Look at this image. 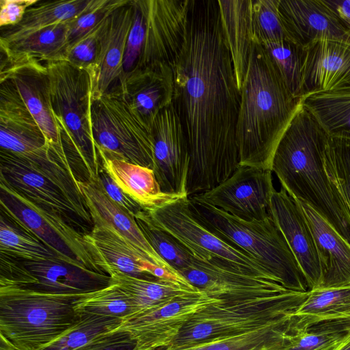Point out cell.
<instances>
[{"mask_svg":"<svg viewBox=\"0 0 350 350\" xmlns=\"http://www.w3.org/2000/svg\"><path fill=\"white\" fill-rule=\"evenodd\" d=\"M0 183L26 199L54 211L83 234L94 226L82 202L33 165L7 151H0Z\"/></svg>","mask_w":350,"mask_h":350,"instance_id":"cell-11","label":"cell"},{"mask_svg":"<svg viewBox=\"0 0 350 350\" xmlns=\"http://www.w3.org/2000/svg\"><path fill=\"white\" fill-rule=\"evenodd\" d=\"M1 150L28 161L48 154L52 147L14 84L0 80Z\"/></svg>","mask_w":350,"mask_h":350,"instance_id":"cell-18","label":"cell"},{"mask_svg":"<svg viewBox=\"0 0 350 350\" xmlns=\"http://www.w3.org/2000/svg\"><path fill=\"white\" fill-rule=\"evenodd\" d=\"M280 0H253L254 40L260 43L288 40L280 14Z\"/></svg>","mask_w":350,"mask_h":350,"instance_id":"cell-43","label":"cell"},{"mask_svg":"<svg viewBox=\"0 0 350 350\" xmlns=\"http://www.w3.org/2000/svg\"><path fill=\"white\" fill-rule=\"evenodd\" d=\"M179 273L209 297L224 303L250 301L291 291L220 259L203 262L193 258L192 265Z\"/></svg>","mask_w":350,"mask_h":350,"instance_id":"cell-12","label":"cell"},{"mask_svg":"<svg viewBox=\"0 0 350 350\" xmlns=\"http://www.w3.org/2000/svg\"><path fill=\"white\" fill-rule=\"evenodd\" d=\"M100 24L91 32L70 46L66 55V61L78 68L88 70L91 75L97 59V32Z\"/></svg>","mask_w":350,"mask_h":350,"instance_id":"cell-46","label":"cell"},{"mask_svg":"<svg viewBox=\"0 0 350 350\" xmlns=\"http://www.w3.org/2000/svg\"><path fill=\"white\" fill-rule=\"evenodd\" d=\"M127 1L109 0L106 4L68 21V48L95 29L110 11Z\"/></svg>","mask_w":350,"mask_h":350,"instance_id":"cell-45","label":"cell"},{"mask_svg":"<svg viewBox=\"0 0 350 350\" xmlns=\"http://www.w3.org/2000/svg\"><path fill=\"white\" fill-rule=\"evenodd\" d=\"M135 219L145 238L157 254L176 271L189 267L193 257L175 238L154 226L146 212L142 211Z\"/></svg>","mask_w":350,"mask_h":350,"instance_id":"cell-40","label":"cell"},{"mask_svg":"<svg viewBox=\"0 0 350 350\" xmlns=\"http://www.w3.org/2000/svg\"><path fill=\"white\" fill-rule=\"evenodd\" d=\"M307 295L308 291H289L250 301L211 304L191 318L170 346L243 334L278 323L293 314Z\"/></svg>","mask_w":350,"mask_h":350,"instance_id":"cell-7","label":"cell"},{"mask_svg":"<svg viewBox=\"0 0 350 350\" xmlns=\"http://www.w3.org/2000/svg\"><path fill=\"white\" fill-rule=\"evenodd\" d=\"M122 319L81 314L77 323L42 350H75L90 340L116 330Z\"/></svg>","mask_w":350,"mask_h":350,"instance_id":"cell-39","label":"cell"},{"mask_svg":"<svg viewBox=\"0 0 350 350\" xmlns=\"http://www.w3.org/2000/svg\"><path fill=\"white\" fill-rule=\"evenodd\" d=\"M91 122L98 154L153 170L151 130L133 111L119 83L92 98Z\"/></svg>","mask_w":350,"mask_h":350,"instance_id":"cell-8","label":"cell"},{"mask_svg":"<svg viewBox=\"0 0 350 350\" xmlns=\"http://www.w3.org/2000/svg\"><path fill=\"white\" fill-rule=\"evenodd\" d=\"M67 23L42 29L9 45H0L1 56L7 61L23 58L46 62L66 59L68 49Z\"/></svg>","mask_w":350,"mask_h":350,"instance_id":"cell-34","label":"cell"},{"mask_svg":"<svg viewBox=\"0 0 350 350\" xmlns=\"http://www.w3.org/2000/svg\"><path fill=\"white\" fill-rule=\"evenodd\" d=\"M4 79L14 84L50 146L64 148L61 128L52 108L45 64L31 58L16 61L1 59L0 80Z\"/></svg>","mask_w":350,"mask_h":350,"instance_id":"cell-17","label":"cell"},{"mask_svg":"<svg viewBox=\"0 0 350 350\" xmlns=\"http://www.w3.org/2000/svg\"><path fill=\"white\" fill-rule=\"evenodd\" d=\"M146 213L154 226L175 238L194 259L203 262L220 259L251 274L282 284L256 260L203 226L193 215L189 197L180 198Z\"/></svg>","mask_w":350,"mask_h":350,"instance_id":"cell-9","label":"cell"},{"mask_svg":"<svg viewBox=\"0 0 350 350\" xmlns=\"http://www.w3.org/2000/svg\"><path fill=\"white\" fill-rule=\"evenodd\" d=\"M292 94L301 98L302 48L288 40L260 43Z\"/></svg>","mask_w":350,"mask_h":350,"instance_id":"cell-42","label":"cell"},{"mask_svg":"<svg viewBox=\"0 0 350 350\" xmlns=\"http://www.w3.org/2000/svg\"><path fill=\"white\" fill-rule=\"evenodd\" d=\"M301 97L350 89V44L320 39L302 47Z\"/></svg>","mask_w":350,"mask_h":350,"instance_id":"cell-21","label":"cell"},{"mask_svg":"<svg viewBox=\"0 0 350 350\" xmlns=\"http://www.w3.org/2000/svg\"><path fill=\"white\" fill-rule=\"evenodd\" d=\"M0 350H20L7 337L0 333Z\"/></svg>","mask_w":350,"mask_h":350,"instance_id":"cell-51","label":"cell"},{"mask_svg":"<svg viewBox=\"0 0 350 350\" xmlns=\"http://www.w3.org/2000/svg\"><path fill=\"white\" fill-rule=\"evenodd\" d=\"M98 154L103 168L144 211L149 212L184 198L163 192L152 169Z\"/></svg>","mask_w":350,"mask_h":350,"instance_id":"cell-30","label":"cell"},{"mask_svg":"<svg viewBox=\"0 0 350 350\" xmlns=\"http://www.w3.org/2000/svg\"><path fill=\"white\" fill-rule=\"evenodd\" d=\"M279 10L288 40L301 48L320 39L350 44V29L328 0H280Z\"/></svg>","mask_w":350,"mask_h":350,"instance_id":"cell-20","label":"cell"},{"mask_svg":"<svg viewBox=\"0 0 350 350\" xmlns=\"http://www.w3.org/2000/svg\"><path fill=\"white\" fill-rule=\"evenodd\" d=\"M270 215L295 258L308 291L319 288L322 270L314 236L298 202L282 187L273 192Z\"/></svg>","mask_w":350,"mask_h":350,"instance_id":"cell-19","label":"cell"},{"mask_svg":"<svg viewBox=\"0 0 350 350\" xmlns=\"http://www.w3.org/2000/svg\"><path fill=\"white\" fill-rule=\"evenodd\" d=\"M301 103L328 135L350 133V89L308 94Z\"/></svg>","mask_w":350,"mask_h":350,"instance_id":"cell-35","label":"cell"},{"mask_svg":"<svg viewBox=\"0 0 350 350\" xmlns=\"http://www.w3.org/2000/svg\"><path fill=\"white\" fill-rule=\"evenodd\" d=\"M151 135L153 171L161 190L167 193L188 196L189 147L173 102L157 114L151 126Z\"/></svg>","mask_w":350,"mask_h":350,"instance_id":"cell-15","label":"cell"},{"mask_svg":"<svg viewBox=\"0 0 350 350\" xmlns=\"http://www.w3.org/2000/svg\"><path fill=\"white\" fill-rule=\"evenodd\" d=\"M301 105L264 46L254 40L237 124L239 165L271 171L277 146Z\"/></svg>","mask_w":350,"mask_h":350,"instance_id":"cell-2","label":"cell"},{"mask_svg":"<svg viewBox=\"0 0 350 350\" xmlns=\"http://www.w3.org/2000/svg\"><path fill=\"white\" fill-rule=\"evenodd\" d=\"M87 247L96 265L109 276L122 273L145 278L184 280L185 278L149 262L109 228L94 226L84 234Z\"/></svg>","mask_w":350,"mask_h":350,"instance_id":"cell-24","label":"cell"},{"mask_svg":"<svg viewBox=\"0 0 350 350\" xmlns=\"http://www.w3.org/2000/svg\"><path fill=\"white\" fill-rule=\"evenodd\" d=\"M328 135L302 103L275 150L271 172L281 187L326 219L350 243V221L324 168Z\"/></svg>","mask_w":350,"mask_h":350,"instance_id":"cell-3","label":"cell"},{"mask_svg":"<svg viewBox=\"0 0 350 350\" xmlns=\"http://www.w3.org/2000/svg\"><path fill=\"white\" fill-rule=\"evenodd\" d=\"M0 254L22 262L57 258L65 260L39 239L16 224L2 213L0 214Z\"/></svg>","mask_w":350,"mask_h":350,"instance_id":"cell-36","label":"cell"},{"mask_svg":"<svg viewBox=\"0 0 350 350\" xmlns=\"http://www.w3.org/2000/svg\"><path fill=\"white\" fill-rule=\"evenodd\" d=\"M221 301L202 291L175 299L155 310L135 314L124 319L116 331L128 332L135 341L133 350L167 347L199 310Z\"/></svg>","mask_w":350,"mask_h":350,"instance_id":"cell-16","label":"cell"},{"mask_svg":"<svg viewBox=\"0 0 350 350\" xmlns=\"http://www.w3.org/2000/svg\"><path fill=\"white\" fill-rule=\"evenodd\" d=\"M0 207L1 213L68 262L105 273L95 263L84 234L57 213L31 202L1 183Z\"/></svg>","mask_w":350,"mask_h":350,"instance_id":"cell-10","label":"cell"},{"mask_svg":"<svg viewBox=\"0 0 350 350\" xmlns=\"http://www.w3.org/2000/svg\"><path fill=\"white\" fill-rule=\"evenodd\" d=\"M118 82L133 111L150 130L157 114L173 102L174 79L170 65L137 69Z\"/></svg>","mask_w":350,"mask_h":350,"instance_id":"cell-25","label":"cell"},{"mask_svg":"<svg viewBox=\"0 0 350 350\" xmlns=\"http://www.w3.org/2000/svg\"><path fill=\"white\" fill-rule=\"evenodd\" d=\"M171 67L173 103L189 147L191 197L217 187L240 163L236 130L241 92L217 0H191L186 40Z\"/></svg>","mask_w":350,"mask_h":350,"instance_id":"cell-1","label":"cell"},{"mask_svg":"<svg viewBox=\"0 0 350 350\" xmlns=\"http://www.w3.org/2000/svg\"><path fill=\"white\" fill-rule=\"evenodd\" d=\"M350 29V0H328Z\"/></svg>","mask_w":350,"mask_h":350,"instance_id":"cell-50","label":"cell"},{"mask_svg":"<svg viewBox=\"0 0 350 350\" xmlns=\"http://www.w3.org/2000/svg\"><path fill=\"white\" fill-rule=\"evenodd\" d=\"M272 174L271 170L239 165L213 189L193 196L239 219L263 220L271 216V198L275 189Z\"/></svg>","mask_w":350,"mask_h":350,"instance_id":"cell-14","label":"cell"},{"mask_svg":"<svg viewBox=\"0 0 350 350\" xmlns=\"http://www.w3.org/2000/svg\"><path fill=\"white\" fill-rule=\"evenodd\" d=\"M45 66L52 108L67 155L77 161L87 179L96 181L101 163L92 129V76L66 60L46 62Z\"/></svg>","mask_w":350,"mask_h":350,"instance_id":"cell-6","label":"cell"},{"mask_svg":"<svg viewBox=\"0 0 350 350\" xmlns=\"http://www.w3.org/2000/svg\"><path fill=\"white\" fill-rule=\"evenodd\" d=\"M134 16L133 1L110 11L101 21L98 32V54L92 78V98L107 92L122 72L127 38Z\"/></svg>","mask_w":350,"mask_h":350,"instance_id":"cell-23","label":"cell"},{"mask_svg":"<svg viewBox=\"0 0 350 350\" xmlns=\"http://www.w3.org/2000/svg\"><path fill=\"white\" fill-rule=\"evenodd\" d=\"M78 185L94 226L110 229L149 262L172 273L180 274L151 247L137 224L135 217L114 202L96 181L80 179Z\"/></svg>","mask_w":350,"mask_h":350,"instance_id":"cell-22","label":"cell"},{"mask_svg":"<svg viewBox=\"0 0 350 350\" xmlns=\"http://www.w3.org/2000/svg\"><path fill=\"white\" fill-rule=\"evenodd\" d=\"M340 320L350 321V285L312 289L293 312L291 333L305 331L321 322Z\"/></svg>","mask_w":350,"mask_h":350,"instance_id":"cell-32","label":"cell"},{"mask_svg":"<svg viewBox=\"0 0 350 350\" xmlns=\"http://www.w3.org/2000/svg\"><path fill=\"white\" fill-rule=\"evenodd\" d=\"M324 168L350 221V133L328 135Z\"/></svg>","mask_w":350,"mask_h":350,"instance_id":"cell-37","label":"cell"},{"mask_svg":"<svg viewBox=\"0 0 350 350\" xmlns=\"http://www.w3.org/2000/svg\"><path fill=\"white\" fill-rule=\"evenodd\" d=\"M96 182L114 202L133 217L140 211H144L137 203L118 186L111 176L102 166L99 170Z\"/></svg>","mask_w":350,"mask_h":350,"instance_id":"cell-47","label":"cell"},{"mask_svg":"<svg viewBox=\"0 0 350 350\" xmlns=\"http://www.w3.org/2000/svg\"><path fill=\"white\" fill-rule=\"evenodd\" d=\"M109 0L38 1L29 7L22 21L6 27L0 36V45H9L42 29L68 22L95 10Z\"/></svg>","mask_w":350,"mask_h":350,"instance_id":"cell-28","label":"cell"},{"mask_svg":"<svg viewBox=\"0 0 350 350\" xmlns=\"http://www.w3.org/2000/svg\"><path fill=\"white\" fill-rule=\"evenodd\" d=\"M189 204L203 226L262 264L285 288L308 291L297 262L271 216L260 221H245L194 196L189 197Z\"/></svg>","mask_w":350,"mask_h":350,"instance_id":"cell-5","label":"cell"},{"mask_svg":"<svg viewBox=\"0 0 350 350\" xmlns=\"http://www.w3.org/2000/svg\"><path fill=\"white\" fill-rule=\"evenodd\" d=\"M350 332V321H324L291 333L284 350H332Z\"/></svg>","mask_w":350,"mask_h":350,"instance_id":"cell-41","label":"cell"},{"mask_svg":"<svg viewBox=\"0 0 350 350\" xmlns=\"http://www.w3.org/2000/svg\"><path fill=\"white\" fill-rule=\"evenodd\" d=\"M38 0H1L0 27H11L18 24L27 10Z\"/></svg>","mask_w":350,"mask_h":350,"instance_id":"cell-49","label":"cell"},{"mask_svg":"<svg viewBox=\"0 0 350 350\" xmlns=\"http://www.w3.org/2000/svg\"><path fill=\"white\" fill-rule=\"evenodd\" d=\"M135 341L126 332L113 330L75 350H133Z\"/></svg>","mask_w":350,"mask_h":350,"instance_id":"cell-48","label":"cell"},{"mask_svg":"<svg viewBox=\"0 0 350 350\" xmlns=\"http://www.w3.org/2000/svg\"><path fill=\"white\" fill-rule=\"evenodd\" d=\"M314 236L322 270L319 288L350 285V243L308 204L295 199Z\"/></svg>","mask_w":350,"mask_h":350,"instance_id":"cell-27","label":"cell"},{"mask_svg":"<svg viewBox=\"0 0 350 350\" xmlns=\"http://www.w3.org/2000/svg\"><path fill=\"white\" fill-rule=\"evenodd\" d=\"M82 295L0 282V333L20 350H42L79 320L72 303Z\"/></svg>","mask_w":350,"mask_h":350,"instance_id":"cell-4","label":"cell"},{"mask_svg":"<svg viewBox=\"0 0 350 350\" xmlns=\"http://www.w3.org/2000/svg\"><path fill=\"white\" fill-rule=\"evenodd\" d=\"M133 3L134 6L133 21L126 40L122 62V72L119 80L124 79L136 69L145 41V18L137 0H133Z\"/></svg>","mask_w":350,"mask_h":350,"instance_id":"cell-44","label":"cell"},{"mask_svg":"<svg viewBox=\"0 0 350 350\" xmlns=\"http://www.w3.org/2000/svg\"><path fill=\"white\" fill-rule=\"evenodd\" d=\"M110 277L132 301L135 314L153 311L178 298L202 292L187 280L145 279L122 273H113Z\"/></svg>","mask_w":350,"mask_h":350,"instance_id":"cell-31","label":"cell"},{"mask_svg":"<svg viewBox=\"0 0 350 350\" xmlns=\"http://www.w3.org/2000/svg\"><path fill=\"white\" fill-rule=\"evenodd\" d=\"M72 305L78 314H92L122 320L137 312L132 301L113 282L99 290L83 294Z\"/></svg>","mask_w":350,"mask_h":350,"instance_id":"cell-38","label":"cell"},{"mask_svg":"<svg viewBox=\"0 0 350 350\" xmlns=\"http://www.w3.org/2000/svg\"><path fill=\"white\" fill-rule=\"evenodd\" d=\"M22 262V261H21ZM32 283L29 288L61 294H84L111 284V277L62 259L23 261Z\"/></svg>","mask_w":350,"mask_h":350,"instance_id":"cell-26","label":"cell"},{"mask_svg":"<svg viewBox=\"0 0 350 350\" xmlns=\"http://www.w3.org/2000/svg\"><path fill=\"white\" fill-rule=\"evenodd\" d=\"M146 23V36L137 69L170 65L185 44L191 0H137Z\"/></svg>","mask_w":350,"mask_h":350,"instance_id":"cell-13","label":"cell"},{"mask_svg":"<svg viewBox=\"0 0 350 350\" xmlns=\"http://www.w3.org/2000/svg\"><path fill=\"white\" fill-rule=\"evenodd\" d=\"M224 38L232 57L239 90L247 73L254 40L253 0H217Z\"/></svg>","mask_w":350,"mask_h":350,"instance_id":"cell-29","label":"cell"},{"mask_svg":"<svg viewBox=\"0 0 350 350\" xmlns=\"http://www.w3.org/2000/svg\"><path fill=\"white\" fill-rule=\"evenodd\" d=\"M291 315L251 332L156 350H284L291 334Z\"/></svg>","mask_w":350,"mask_h":350,"instance_id":"cell-33","label":"cell"},{"mask_svg":"<svg viewBox=\"0 0 350 350\" xmlns=\"http://www.w3.org/2000/svg\"><path fill=\"white\" fill-rule=\"evenodd\" d=\"M332 350H350V332Z\"/></svg>","mask_w":350,"mask_h":350,"instance_id":"cell-52","label":"cell"}]
</instances>
